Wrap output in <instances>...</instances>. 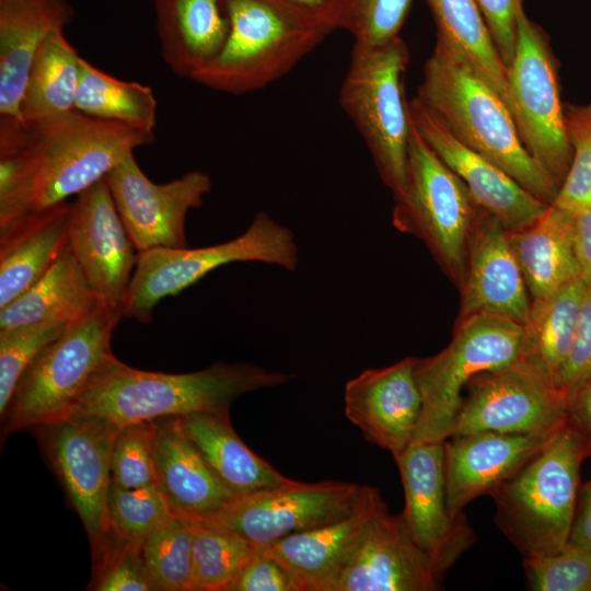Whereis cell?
Instances as JSON below:
<instances>
[{"label": "cell", "instance_id": "17", "mask_svg": "<svg viewBox=\"0 0 591 591\" xmlns=\"http://www.w3.org/2000/svg\"><path fill=\"white\" fill-rule=\"evenodd\" d=\"M68 246L103 303L123 312L139 253L105 179L71 204Z\"/></svg>", "mask_w": 591, "mask_h": 591}, {"label": "cell", "instance_id": "32", "mask_svg": "<svg viewBox=\"0 0 591 591\" xmlns=\"http://www.w3.org/2000/svg\"><path fill=\"white\" fill-rule=\"evenodd\" d=\"M425 1L436 24L437 40L461 56L502 97L507 66L477 1Z\"/></svg>", "mask_w": 591, "mask_h": 591}, {"label": "cell", "instance_id": "48", "mask_svg": "<svg viewBox=\"0 0 591 591\" xmlns=\"http://www.w3.org/2000/svg\"><path fill=\"white\" fill-rule=\"evenodd\" d=\"M568 421L577 429L584 442L587 455H591V378L568 399Z\"/></svg>", "mask_w": 591, "mask_h": 591}, {"label": "cell", "instance_id": "31", "mask_svg": "<svg viewBox=\"0 0 591 591\" xmlns=\"http://www.w3.org/2000/svg\"><path fill=\"white\" fill-rule=\"evenodd\" d=\"M81 58L63 31L50 33L33 59L20 105V119L36 123L76 111Z\"/></svg>", "mask_w": 591, "mask_h": 591}, {"label": "cell", "instance_id": "42", "mask_svg": "<svg viewBox=\"0 0 591 591\" xmlns=\"http://www.w3.org/2000/svg\"><path fill=\"white\" fill-rule=\"evenodd\" d=\"M535 591H591V551L567 543L554 554L524 558Z\"/></svg>", "mask_w": 591, "mask_h": 591}, {"label": "cell", "instance_id": "16", "mask_svg": "<svg viewBox=\"0 0 591 591\" xmlns=\"http://www.w3.org/2000/svg\"><path fill=\"white\" fill-rule=\"evenodd\" d=\"M405 494L402 512L418 547L444 577L474 543L464 514L451 517L443 475V442H413L395 459Z\"/></svg>", "mask_w": 591, "mask_h": 591}, {"label": "cell", "instance_id": "29", "mask_svg": "<svg viewBox=\"0 0 591 591\" xmlns=\"http://www.w3.org/2000/svg\"><path fill=\"white\" fill-rule=\"evenodd\" d=\"M181 420L206 463L234 496L291 480L242 441L231 425L230 415L193 413L181 416Z\"/></svg>", "mask_w": 591, "mask_h": 591}, {"label": "cell", "instance_id": "23", "mask_svg": "<svg viewBox=\"0 0 591 591\" xmlns=\"http://www.w3.org/2000/svg\"><path fill=\"white\" fill-rule=\"evenodd\" d=\"M157 487L173 513L208 520L235 497L185 431L181 416L152 420Z\"/></svg>", "mask_w": 591, "mask_h": 591}, {"label": "cell", "instance_id": "7", "mask_svg": "<svg viewBox=\"0 0 591 591\" xmlns=\"http://www.w3.org/2000/svg\"><path fill=\"white\" fill-rule=\"evenodd\" d=\"M409 49L401 36L380 44L355 42L339 104L363 139L382 183L404 182L412 121L404 93Z\"/></svg>", "mask_w": 591, "mask_h": 591}, {"label": "cell", "instance_id": "45", "mask_svg": "<svg viewBox=\"0 0 591 591\" xmlns=\"http://www.w3.org/2000/svg\"><path fill=\"white\" fill-rule=\"evenodd\" d=\"M229 591H300L292 575L277 560L254 548Z\"/></svg>", "mask_w": 591, "mask_h": 591}, {"label": "cell", "instance_id": "12", "mask_svg": "<svg viewBox=\"0 0 591 591\" xmlns=\"http://www.w3.org/2000/svg\"><path fill=\"white\" fill-rule=\"evenodd\" d=\"M465 390L450 437L483 431L541 433L567 420V398L531 355L474 375Z\"/></svg>", "mask_w": 591, "mask_h": 591}, {"label": "cell", "instance_id": "38", "mask_svg": "<svg viewBox=\"0 0 591 591\" xmlns=\"http://www.w3.org/2000/svg\"><path fill=\"white\" fill-rule=\"evenodd\" d=\"M69 324L48 320L0 331V414L7 415L12 396L27 369Z\"/></svg>", "mask_w": 591, "mask_h": 591}, {"label": "cell", "instance_id": "30", "mask_svg": "<svg viewBox=\"0 0 591 591\" xmlns=\"http://www.w3.org/2000/svg\"><path fill=\"white\" fill-rule=\"evenodd\" d=\"M103 305L67 245L34 285L0 309V331L48 320L70 324Z\"/></svg>", "mask_w": 591, "mask_h": 591}, {"label": "cell", "instance_id": "35", "mask_svg": "<svg viewBox=\"0 0 591 591\" xmlns=\"http://www.w3.org/2000/svg\"><path fill=\"white\" fill-rule=\"evenodd\" d=\"M188 520L193 533L189 591H229L255 547L234 531Z\"/></svg>", "mask_w": 591, "mask_h": 591}, {"label": "cell", "instance_id": "43", "mask_svg": "<svg viewBox=\"0 0 591 591\" xmlns=\"http://www.w3.org/2000/svg\"><path fill=\"white\" fill-rule=\"evenodd\" d=\"M413 0H345L340 28L355 42L380 45L399 36Z\"/></svg>", "mask_w": 591, "mask_h": 591}, {"label": "cell", "instance_id": "33", "mask_svg": "<svg viewBox=\"0 0 591 591\" xmlns=\"http://www.w3.org/2000/svg\"><path fill=\"white\" fill-rule=\"evenodd\" d=\"M76 111L154 132L157 100L148 85L113 77L81 58Z\"/></svg>", "mask_w": 591, "mask_h": 591}, {"label": "cell", "instance_id": "22", "mask_svg": "<svg viewBox=\"0 0 591 591\" xmlns=\"http://www.w3.org/2000/svg\"><path fill=\"white\" fill-rule=\"evenodd\" d=\"M459 291L461 308L456 321L490 314L523 325L528 322L532 300L507 230L486 210L473 230Z\"/></svg>", "mask_w": 591, "mask_h": 591}, {"label": "cell", "instance_id": "27", "mask_svg": "<svg viewBox=\"0 0 591 591\" xmlns=\"http://www.w3.org/2000/svg\"><path fill=\"white\" fill-rule=\"evenodd\" d=\"M161 56L178 77L188 78L223 47L230 21L222 0H153Z\"/></svg>", "mask_w": 591, "mask_h": 591}, {"label": "cell", "instance_id": "1", "mask_svg": "<svg viewBox=\"0 0 591 591\" xmlns=\"http://www.w3.org/2000/svg\"><path fill=\"white\" fill-rule=\"evenodd\" d=\"M153 141L152 131L78 111L36 123L0 117V152L18 155L32 212L80 195Z\"/></svg>", "mask_w": 591, "mask_h": 591}, {"label": "cell", "instance_id": "11", "mask_svg": "<svg viewBox=\"0 0 591 591\" xmlns=\"http://www.w3.org/2000/svg\"><path fill=\"white\" fill-rule=\"evenodd\" d=\"M502 100L528 153L560 187L572 159L560 99L558 61L544 28L522 9Z\"/></svg>", "mask_w": 591, "mask_h": 591}, {"label": "cell", "instance_id": "46", "mask_svg": "<svg viewBox=\"0 0 591 591\" xmlns=\"http://www.w3.org/2000/svg\"><path fill=\"white\" fill-rule=\"evenodd\" d=\"M488 25L498 53L508 67L514 56L518 16L524 0H476Z\"/></svg>", "mask_w": 591, "mask_h": 591}, {"label": "cell", "instance_id": "19", "mask_svg": "<svg viewBox=\"0 0 591 591\" xmlns=\"http://www.w3.org/2000/svg\"><path fill=\"white\" fill-rule=\"evenodd\" d=\"M408 111L426 143L463 181L476 202L507 231L528 227L546 210L547 205L505 171L457 140L416 96L408 101Z\"/></svg>", "mask_w": 591, "mask_h": 591}, {"label": "cell", "instance_id": "14", "mask_svg": "<svg viewBox=\"0 0 591 591\" xmlns=\"http://www.w3.org/2000/svg\"><path fill=\"white\" fill-rule=\"evenodd\" d=\"M104 179L138 253L159 247H187V213L200 207L212 188L210 176L200 170L157 184L143 173L134 153Z\"/></svg>", "mask_w": 591, "mask_h": 591}, {"label": "cell", "instance_id": "41", "mask_svg": "<svg viewBox=\"0 0 591 591\" xmlns=\"http://www.w3.org/2000/svg\"><path fill=\"white\" fill-rule=\"evenodd\" d=\"M152 420L120 427L111 456L112 483L123 488L157 486Z\"/></svg>", "mask_w": 591, "mask_h": 591}, {"label": "cell", "instance_id": "3", "mask_svg": "<svg viewBox=\"0 0 591 591\" xmlns=\"http://www.w3.org/2000/svg\"><path fill=\"white\" fill-rule=\"evenodd\" d=\"M416 97L463 144L549 206L559 186L525 150L502 97L454 50L436 40Z\"/></svg>", "mask_w": 591, "mask_h": 591}, {"label": "cell", "instance_id": "24", "mask_svg": "<svg viewBox=\"0 0 591 591\" xmlns=\"http://www.w3.org/2000/svg\"><path fill=\"white\" fill-rule=\"evenodd\" d=\"M74 14L69 0H0V117L20 119L39 45L50 33L63 31Z\"/></svg>", "mask_w": 591, "mask_h": 591}, {"label": "cell", "instance_id": "36", "mask_svg": "<svg viewBox=\"0 0 591 591\" xmlns=\"http://www.w3.org/2000/svg\"><path fill=\"white\" fill-rule=\"evenodd\" d=\"M193 533L186 517L173 513L144 541L142 555L161 591H189Z\"/></svg>", "mask_w": 591, "mask_h": 591}, {"label": "cell", "instance_id": "26", "mask_svg": "<svg viewBox=\"0 0 591 591\" xmlns=\"http://www.w3.org/2000/svg\"><path fill=\"white\" fill-rule=\"evenodd\" d=\"M70 209L63 202L0 229V309L34 285L67 247Z\"/></svg>", "mask_w": 591, "mask_h": 591}, {"label": "cell", "instance_id": "34", "mask_svg": "<svg viewBox=\"0 0 591 591\" xmlns=\"http://www.w3.org/2000/svg\"><path fill=\"white\" fill-rule=\"evenodd\" d=\"M588 286L589 282L580 277L552 296L531 303L524 325L529 351L547 370L555 385L572 344Z\"/></svg>", "mask_w": 591, "mask_h": 591}, {"label": "cell", "instance_id": "44", "mask_svg": "<svg viewBox=\"0 0 591 591\" xmlns=\"http://www.w3.org/2000/svg\"><path fill=\"white\" fill-rule=\"evenodd\" d=\"M589 378H591V283L586 291L572 344L556 380V386L568 401Z\"/></svg>", "mask_w": 591, "mask_h": 591}, {"label": "cell", "instance_id": "13", "mask_svg": "<svg viewBox=\"0 0 591 591\" xmlns=\"http://www.w3.org/2000/svg\"><path fill=\"white\" fill-rule=\"evenodd\" d=\"M373 487L340 480H289L259 491L240 495L208 520L234 531L254 547L296 532L323 526L358 512Z\"/></svg>", "mask_w": 591, "mask_h": 591}, {"label": "cell", "instance_id": "6", "mask_svg": "<svg viewBox=\"0 0 591 591\" xmlns=\"http://www.w3.org/2000/svg\"><path fill=\"white\" fill-rule=\"evenodd\" d=\"M393 197L394 228L420 240L444 275L460 289L470 240L484 209L463 181L426 143L413 123L404 182Z\"/></svg>", "mask_w": 591, "mask_h": 591}, {"label": "cell", "instance_id": "2", "mask_svg": "<svg viewBox=\"0 0 591 591\" xmlns=\"http://www.w3.org/2000/svg\"><path fill=\"white\" fill-rule=\"evenodd\" d=\"M293 374L237 362H217L188 373L132 368L111 357L92 379L71 414L124 427L193 413L230 415L241 395L287 384ZM70 414V415H71Z\"/></svg>", "mask_w": 591, "mask_h": 591}, {"label": "cell", "instance_id": "39", "mask_svg": "<svg viewBox=\"0 0 591 591\" xmlns=\"http://www.w3.org/2000/svg\"><path fill=\"white\" fill-rule=\"evenodd\" d=\"M564 113L572 159L552 205L577 215L591 208V102L565 103Z\"/></svg>", "mask_w": 591, "mask_h": 591}, {"label": "cell", "instance_id": "25", "mask_svg": "<svg viewBox=\"0 0 591 591\" xmlns=\"http://www.w3.org/2000/svg\"><path fill=\"white\" fill-rule=\"evenodd\" d=\"M380 496L379 489L373 488L368 501L355 514L255 548L281 564L300 591H334Z\"/></svg>", "mask_w": 591, "mask_h": 591}, {"label": "cell", "instance_id": "4", "mask_svg": "<svg viewBox=\"0 0 591 591\" xmlns=\"http://www.w3.org/2000/svg\"><path fill=\"white\" fill-rule=\"evenodd\" d=\"M568 421L518 473L493 494L495 521L524 558L554 554L568 543L587 457Z\"/></svg>", "mask_w": 591, "mask_h": 591}, {"label": "cell", "instance_id": "50", "mask_svg": "<svg viewBox=\"0 0 591 591\" xmlns=\"http://www.w3.org/2000/svg\"><path fill=\"white\" fill-rule=\"evenodd\" d=\"M573 239L582 277L591 283V208L573 215Z\"/></svg>", "mask_w": 591, "mask_h": 591}, {"label": "cell", "instance_id": "18", "mask_svg": "<svg viewBox=\"0 0 591 591\" xmlns=\"http://www.w3.org/2000/svg\"><path fill=\"white\" fill-rule=\"evenodd\" d=\"M442 579L380 496L334 591H434Z\"/></svg>", "mask_w": 591, "mask_h": 591}, {"label": "cell", "instance_id": "47", "mask_svg": "<svg viewBox=\"0 0 591 591\" xmlns=\"http://www.w3.org/2000/svg\"><path fill=\"white\" fill-rule=\"evenodd\" d=\"M311 19L328 33L340 28L345 0H279Z\"/></svg>", "mask_w": 591, "mask_h": 591}, {"label": "cell", "instance_id": "8", "mask_svg": "<svg viewBox=\"0 0 591 591\" xmlns=\"http://www.w3.org/2000/svg\"><path fill=\"white\" fill-rule=\"evenodd\" d=\"M528 355L523 324L490 314L455 321L452 340L444 349L416 358L415 375L422 404L413 442L442 443L450 438L468 381Z\"/></svg>", "mask_w": 591, "mask_h": 591}, {"label": "cell", "instance_id": "10", "mask_svg": "<svg viewBox=\"0 0 591 591\" xmlns=\"http://www.w3.org/2000/svg\"><path fill=\"white\" fill-rule=\"evenodd\" d=\"M237 262H256L294 271L299 246L293 232L265 211L233 240L197 248H152L139 253L124 316L148 323L157 304L196 283L212 270Z\"/></svg>", "mask_w": 591, "mask_h": 591}, {"label": "cell", "instance_id": "28", "mask_svg": "<svg viewBox=\"0 0 591 591\" xmlns=\"http://www.w3.org/2000/svg\"><path fill=\"white\" fill-rule=\"evenodd\" d=\"M531 300H542L582 277L573 239V215L549 205L528 227L507 231Z\"/></svg>", "mask_w": 591, "mask_h": 591}, {"label": "cell", "instance_id": "40", "mask_svg": "<svg viewBox=\"0 0 591 591\" xmlns=\"http://www.w3.org/2000/svg\"><path fill=\"white\" fill-rule=\"evenodd\" d=\"M106 508L108 525L139 545L173 514L157 486L123 488L112 483Z\"/></svg>", "mask_w": 591, "mask_h": 591}, {"label": "cell", "instance_id": "20", "mask_svg": "<svg viewBox=\"0 0 591 591\" xmlns=\"http://www.w3.org/2000/svg\"><path fill=\"white\" fill-rule=\"evenodd\" d=\"M416 357L362 371L344 391L345 415L364 439L398 456L414 440L421 412Z\"/></svg>", "mask_w": 591, "mask_h": 591}, {"label": "cell", "instance_id": "21", "mask_svg": "<svg viewBox=\"0 0 591 591\" xmlns=\"http://www.w3.org/2000/svg\"><path fill=\"white\" fill-rule=\"evenodd\" d=\"M560 428L541 433L483 431L452 436L443 441L444 487L451 517L464 514L463 509L477 497L491 496Z\"/></svg>", "mask_w": 591, "mask_h": 591}, {"label": "cell", "instance_id": "9", "mask_svg": "<svg viewBox=\"0 0 591 591\" xmlns=\"http://www.w3.org/2000/svg\"><path fill=\"white\" fill-rule=\"evenodd\" d=\"M123 312L106 305L70 323L27 369L4 416L5 432L46 427L69 416L92 379L113 357L111 339Z\"/></svg>", "mask_w": 591, "mask_h": 591}, {"label": "cell", "instance_id": "15", "mask_svg": "<svg viewBox=\"0 0 591 591\" xmlns=\"http://www.w3.org/2000/svg\"><path fill=\"white\" fill-rule=\"evenodd\" d=\"M47 429L51 462L91 545L108 528L111 456L119 427L100 417L71 414Z\"/></svg>", "mask_w": 591, "mask_h": 591}, {"label": "cell", "instance_id": "49", "mask_svg": "<svg viewBox=\"0 0 591 591\" xmlns=\"http://www.w3.org/2000/svg\"><path fill=\"white\" fill-rule=\"evenodd\" d=\"M578 498L568 543L591 551V479L581 486Z\"/></svg>", "mask_w": 591, "mask_h": 591}, {"label": "cell", "instance_id": "5", "mask_svg": "<svg viewBox=\"0 0 591 591\" xmlns=\"http://www.w3.org/2000/svg\"><path fill=\"white\" fill-rule=\"evenodd\" d=\"M230 31L190 80L222 93L260 90L287 74L329 34L279 0H222Z\"/></svg>", "mask_w": 591, "mask_h": 591}, {"label": "cell", "instance_id": "37", "mask_svg": "<svg viewBox=\"0 0 591 591\" xmlns=\"http://www.w3.org/2000/svg\"><path fill=\"white\" fill-rule=\"evenodd\" d=\"M93 577L89 589L96 591H160L142 555V545L117 534L109 525L91 545Z\"/></svg>", "mask_w": 591, "mask_h": 591}]
</instances>
